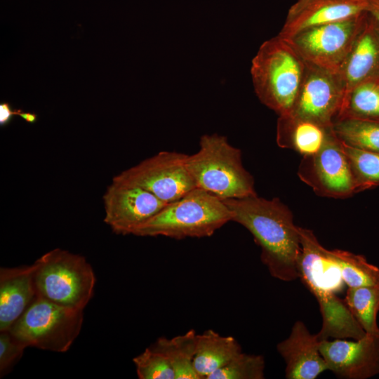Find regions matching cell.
I'll return each instance as SVG.
<instances>
[{"label": "cell", "mask_w": 379, "mask_h": 379, "mask_svg": "<svg viewBox=\"0 0 379 379\" xmlns=\"http://www.w3.org/2000/svg\"><path fill=\"white\" fill-rule=\"evenodd\" d=\"M236 222L253 235L260 246V260L274 278L294 281L299 277L301 254L299 227L291 210L279 199L258 195L223 200Z\"/></svg>", "instance_id": "6da1fadb"}, {"label": "cell", "mask_w": 379, "mask_h": 379, "mask_svg": "<svg viewBox=\"0 0 379 379\" xmlns=\"http://www.w3.org/2000/svg\"><path fill=\"white\" fill-rule=\"evenodd\" d=\"M306 62L279 34L263 42L251 62L256 95L278 116L291 114L299 93Z\"/></svg>", "instance_id": "7a4b0ae2"}, {"label": "cell", "mask_w": 379, "mask_h": 379, "mask_svg": "<svg viewBox=\"0 0 379 379\" xmlns=\"http://www.w3.org/2000/svg\"><path fill=\"white\" fill-rule=\"evenodd\" d=\"M186 166L196 187L222 200L257 195L254 179L243 166L241 150L223 135H202L198 151L187 154Z\"/></svg>", "instance_id": "3957f363"}, {"label": "cell", "mask_w": 379, "mask_h": 379, "mask_svg": "<svg viewBox=\"0 0 379 379\" xmlns=\"http://www.w3.org/2000/svg\"><path fill=\"white\" fill-rule=\"evenodd\" d=\"M232 217L223 200L196 187L167 204L133 235L175 239L208 237L232 221Z\"/></svg>", "instance_id": "277c9868"}, {"label": "cell", "mask_w": 379, "mask_h": 379, "mask_svg": "<svg viewBox=\"0 0 379 379\" xmlns=\"http://www.w3.org/2000/svg\"><path fill=\"white\" fill-rule=\"evenodd\" d=\"M33 265L37 297L84 310L93 295L95 284L93 270L84 257L55 248Z\"/></svg>", "instance_id": "5b68a950"}, {"label": "cell", "mask_w": 379, "mask_h": 379, "mask_svg": "<svg viewBox=\"0 0 379 379\" xmlns=\"http://www.w3.org/2000/svg\"><path fill=\"white\" fill-rule=\"evenodd\" d=\"M83 317V310L36 296L8 331L27 347L65 352L79 335Z\"/></svg>", "instance_id": "8992f818"}, {"label": "cell", "mask_w": 379, "mask_h": 379, "mask_svg": "<svg viewBox=\"0 0 379 379\" xmlns=\"http://www.w3.org/2000/svg\"><path fill=\"white\" fill-rule=\"evenodd\" d=\"M186 157L182 153L161 151L122 171L112 181L139 187L169 204L196 188Z\"/></svg>", "instance_id": "52a82bcc"}, {"label": "cell", "mask_w": 379, "mask_h": 379, "mask_svg": "<svg viewBox=\"0 0 379 379\" xmlns=\"http://www.w3.org/2000/svg\"><path fill=\"white\" fill-rule=\"evenodd\" d=\"M365 12L347 20L307 28L286 39L306 63L338 73L360 29Z\"/></svg>", "instance_id": "ba28073f"}, {"label": "cell", "mask_w": 379, "mask_h": 379, "mask_svg": "<svg viewBox=\"0 0 379 379\" xmlns=\"http://www.w3.org/2000/svg\"><path fill=\"white\" fill-rule=\"evenodd\" d=\"M298 175L319 196L341 199L357 192L350 161L333 131L317 153L302 157Z\"/></svg>", "instance_id": "9c48e42d"}, {"label": "cell", "mask_w": 379, "mask_h": 379, "mask_svg": "<svg viewBox=\"0 0 379 379\" xmlns=\"http://www.w3.org/2000/svg\"><path fill=\"white\" fill-rule=\"evenodd\" d=\"M345 90L338 73L306 63L304 79L291 116L332 127Z\"/></svg>", "instance_id": "30bf717a"}, {"label": "cell", "mask_w": 379, "mask_h": 379, "mask_svg": "<svg viewBox=\"0 0 379 379\" xmlns=\"http://www.w3.org/2000/svg\"><path fill=\"white\" fill-rule=\"evenodd\" d=\"M104 222L118 234H133L167 204L136 186L112 181L103 196Z\"/></svg>", "instance_id": "8fae6325"}, {"label": "cell", "mask_w": 379, "mask_h": 379, "mask_svg": "<svg viewBox=\"0 0 379 379\" xmlns=\"http://www.w3.org/2000/svg\"><path fill=\"white\" fill-rule=\"evenodd\" d=\"M319 350L328 370L340 378L367 379L379 374V335L322 340Z\"/></svg>", "instance_id": "7c38bea8"}, {"label": "cell", "mask_w": 379, "mask_h": 379, "mask_svg": "<svg viewBox=\"0 0 379 379\" xmlns=\"http://www.w3.org/2000/svg\"><path fill=\"white\" fill-rule=\"evenodd\" d=\"M298 278L319 305L322 317V326L317 333L319 340L329 338L359 340L366 335L345 300L336 295L329 283L306 270H300Z\"/></svg>", "instance_id": "4fadbf2b"}, {"label": "cell", "mask_w": 379, "mask_h": 379, "mask_svg": "<svg viewBox=\"0 0 379 379\" xmlns=\"http://www.w3.org/2000/svg\"><path fill=\"white\" fill-rule=\"evenodd\" d=\"M367 0H296L279 35L287 39L310 27L347 20L367 11Z\"/></svg>", "instance_id": "5bb4252c"}, {"label": "cell", "mask_w": 379, "mask_h": 379, "mask_svg": "<svg viewBox=\"0 0 379 379\" xmlns=\"http://www.w3.org/2000/svg\"><path fill=\"white\" fill-rule=\"evenodd\" d=\"M338 74L344 86V97L359 83L379 78V29L367 11Z\"/></svg>", "instance_id": "9a60e30c"}, {"label": "cell", "mask_w": 379, "mask_h": 379, "mask_svg": "<svg viewBox=\"0 0 379 379\" xmlns=\"http://www.w3.org/2000/svg\"><path fill=\"white\" fill-rule=\"evenodd\" d=\"M319 342L317 334L310 333L302 321L295 322L289 336L277 346L286 364V378L315 379L328 370Z\"/></svg>", "instance_id": "2e32d148"}, {"label": "cell", "mask_w": 379, "mask_h": 379, "mask_svg": "<svg viewBox=\"0 0 379 379\" xmlns=\"http://www.w3.org/2000/svg\"><path fill=\"white\" fill-rule=\"evenodd\" d=\"M34 266L0 270V331H8L36 297Z\"/></svg>", "instance_id": "e0dca14e"}, {"label": "cell", "mask_w": 379, "mask_h": 379, "mask_svg": "<svg viewBox=\"0 0 379 379\" xmlns=\"http://www.w3.org/2000/svg\"><path fill=\"white\" fill-rule=\"evenodd\" d=\"M333 132L315 122L291 115L279 116L277 143L281 148L293 149L302 157L317 153Z\"/></svg>", "instance_id": "ac0fdd59"}, {"label": "cell", "mask_w": 379, "mask_h": 379, "mask_svg": "<svg viewBox=\"0 0 379 379\" xmlns=\"http://www.w3.org/2000/svg\"><path fill=\"white\" fill-rule=\"evenodd\" d=\"M241 352L240 344L234 337L206 330L197 334L194 369L200 379H207Z\"/></svg>", "instance_id": "d6986e66"}, {"label": "cell", "mask_w": 379, "mask_h": 379, "mask_svg": "<svg viewBox=\"0 0 379 379\" xmlns=\"http://www.w3.org/2000/svg\"><path fill=\"white\" fill-rule=\"evenodd\" d=\"M197 334L193 329L172 338H159L152 347L170 363L175 379H200L194 367Z\"/></svg>", "instance_id": "ffe728a7"}, {"label": "cell", "mask_w": 379, "mask_h": 379, "mask_svg": "<svg viewBox=\"0 0 379 379\" xmlns=\"http://www.w3.org/2000/svg\"><path fill=\"white\" fill-rule=\"evenodd\" d=\"M322 251L348 287L379 286V268L368 262L363 255L339 249L328 250L324 246Z\"/></svg>", "instance_id": "44dd1931"}, {"label": "cell", "mask_w": 379, "mask_h": 379, "mask_svg": "<svg viewBox=\"0 0 379 379\" xmlns=\"http://www.w3.org/2000/svg\"><path fill=\"white\" fill-rule=\"evenodd\" d=\"M345 117L379 121V78L359 83L345 95L336 119Z\"/></svg>", "instance_id": "7402d4cb"}, {"label": "cell", "mask_w": 379, "mask_h": 379, "mask_svg": "<svg viewBox=\"0 0 379 379\" xmlns=\"http://www.w3.org/2000/svg\"><path fill=\"white\" fill-rule=\"evenodd\" d=\"M344 300L366 334L379 335V286L348 287Z\"/></svg>", "instance_id": "603a6c76"}, {"label": "cell", "mask_w": 379, "mask_h": 379, "mask_svg": "<svg viewBox=\"0 0 379 379\" xmlns=\"http://www.w3.org/2000/svg\"><path fill=\"white\" fill-rule=\"evenodd\" d=\"M333 131L348 146L379 153V121L340 118L334 121Z\"/></svg>", "instance_id": "cb8c5ba5"}, {"label": "cell", "mask_w": 379, "mask_h": 379, "mask_svg": "<svg viewBox=\"0 0 379 379\" xmlns=\"http://www.w3.org/2000/svg\"><path fill=\"white\" fill-rule=\"evenodd\" d=\"M340 143L350 161L357 192L379 186V153Z\"/></svg>", "instance_id": "d4e9b609"}, {"label": "cell", "mask_w": 379, "mask_h": 379, "mask_svg": "<svg viewBox=\"0 0 379 379\" xmlns=\"http://www.w3.org/2000/svg\"><path fill=\"white\" fill-rule=\"evenodd\" d=\"M265 359L262 355L240 352L207 379H263Z\"/></svg>", "instance_id": "484cf974"}, {"label": "cell", "mask_w": 379, "mask_h": 379, "mask_svg": "<svg viewBox=\"0 0 379 379\" xmlns=\"http://www.w3.org/2000/svg\"><path fill=\"white\" fill-rule=\"evenodd\" d=\"M133 361L140 379H175L174 371L167 359L152 347L135 357Z\"/></svg>", "instance_id": "4316f807"}, {"label": "cell", "mask_w": 379, "mask_h": 379, "mask_svg": "<svg viewBox=\"0 0 379 379\" xmlns=\"http://www.w3.org/2000/svg\"><path fill=\"white\" fill-rule=\"evenodd\" d=\"M27 347L8 330L0 331V375L3 377L20 359Z\"/></svg>", "instance_id": "83f0119b"}, {"label": "cell", "mask_w": 379, "mask_h": 379, "mask_svg": "<svg viewBox=\"0 0 379 379\" xmlns=\"http://www.w3.org/2000/svg\"><path fill=\"white\" fill-rule=\"evenodd\" d=\"M20 109H13L8 102L0 103V126L1 127L8 125L15 115H18Z\"/></svg>", "instance_id": "f1b7e54d"}, {"label": "cell", "mask_w": 379, "mask_h": 379, "mask_svg": "<svg viewBox=\"0 0 379 379\" xmlns=\"http://www.w3.org/2000/svg\"><path fill=\"white\" fill-rule=\"evenodd\" d=\"M367 11L373 18L379 29V0H367Z\"/></svg>", "instance_id": "f546056e"}, {"label": "cell", "mask_w": 379, "mask_h": 379, "mask_svg": "<svg viewBox=\"0 0 379 379\" xmlns=\"http://www.w3.org/2000/svg\"><path fill=\"white\" fill-rule=\"evenodd\" d=\"M18 116L23 119L26 122L29 124H34L37 121L38 116L34 112H24L22 109L20 110Z\"/></svg>", "instance_id": "4dcf8cb0"}]
</instances>
